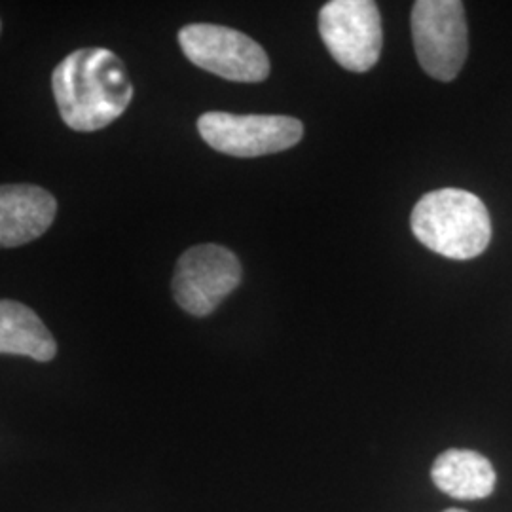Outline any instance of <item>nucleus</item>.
<instances>
[{"instance_id":"obj_4","label":"nucleus","mask_w":512,"mask_h":512,"mask_svg":"<svg viewBox=\"0 0 512 512\" xmlns=\"http://www.w3.org/2000/svg\"><path fill=\"white\" fill-rule=\"evenodd\" d=\"M412 37L421 69L440 82L458 76L469 52L465 8L459 0H418Z\"/></svg>"},{"instance_id":"obj_3","label":"nucleus","mask_w":512,"mask_h":512,"mask_svg":"<svg viewBox=\"0 0 512 512\" xmlns=\"http://www.w3.org/2000/svg\"><path fill=\"white\" fill-rule=\"evenodd\" d=\"M179 44L196 67L230 82L255 84L270 74V59L264 48L230 27L192 23L181 29Z\"/></svg>"},{"instance_id":"obj_1","label":"nucleus","mask_w":512,"mask_h":512,"mask_svg":"<svg viewBox=\"0 0 512 512\" xmlns=\"http://www.w3.org/2000/svg\"><path fill=\"white\" fill-rule=\"evenodd\" d=\"M55 103L74 131H97L118 120L133 99L124 61L105 48H82L67 55L52 74Z\"/></svg>"},{"instance_id":"obj_6","label":"nucleus","mask_w":512,"mask_h":512,"mask_svg":"<svg viewBox=\"0 0 512 512\" xmlns=\"http://www.w3.org/2000/svg\"><path fill=\"white\" fill-rule=\"evenodd\" d=\"M319 33L332 59L351 73L370 71L382 54V18L372 0H330L319 12Z\"/></svg>"},{"instance_id":"obj_9","label":"nucleus","mask_w":512,"mask_h":512,"mask_svg":"<svg viewBox=\"0 0 512 512\" xmlns=\"http://www.w3.org/2000/svg\"><path fill=\"white\" fill-rule=\"evenodd\" d=\"M431 478L440 492L450 497L473 501L494 492L492 463L473 450H448L433 463Z\"/></svg>"},{"instance_id":"obj_11","label":"nucleus","mask_w":512,"mask_h":512,"mask_svg":"<svg viewBox=\"0 0 512 512\" xmlns=\"http://www.w3.org/2000/svg\"><path fill=\"white\" fill-rule=\"evenodd\" d=\"M444 512H467V511H461V509H448V511Z\"/></svg>"},{"instance_id":"obj_8","label":"nucleus","mask_w":512,"mask_h":512,"mask_svg":"<svg viewBox=\"0 0 512 512\" xmlns=\"http://www.w3.org/2000/svg\"><path fill=\"white\" fill-rule=\"evenodd\" d=\"M57 213L54 196L33 184L0 186V249L44 236Z\"/></svg>"},{"instance_id":"obj_2","label":"nucleus","mask_w":512,"mask_h":512,"mask_svg":"<svg viewBox=\"0 0 512 512\" xmlns=\"http://www.w3.org/2000/svg\"><path fill=\"white\" fill-rule=\"evenodd\" d=\"M410 226L414 236L433 253L471 260L492 241V220L484 202L459 188H440L416 203Z\"/></svg>"},{"instance_id":"obj_5","label":"nucleus","mask_w":512,"mask_h":512,"mask_svg":"<svg viewBox=\"0 0 512 512\" xmlns=\"http://www.w3.org/2000/svg\"><path fill=\"white\" fill-rule=\"evenodd\" d=\"M203 141L234 158H258L293 148L304 135V124L277 114L205 112L198 120Z\"/></svg>"},{"instance_id":"obj_10","label":"nucleus","mask_w":512,"mask_h":512,"mask_svg":"<svg viewBox=\"0 0 512 512\" xmlns=\"http://www.w3.org/2000/svg\"><path fill=\"white\" fill-rule=\"evenodd\" d=\"M0 353L46 363L54 359L57 346L35 311L14 300H0Z\"/></svg>"},{"instance_id":"obj_7","label":"nucleus","mask_w":512,"mask_h":512,"mask_svg":"<svg viewBox=\"0 0 512 512\" xmlns=\"http://www.w3.org/2000/svg\"><path fill=\"white\" fill-rule=\"evenodd\" d=\"M238 256L220 245H198L184 253L173 275L177 304L190 315L205 317L234 293L241 283Z\"/></svg>"}]
</instances>
